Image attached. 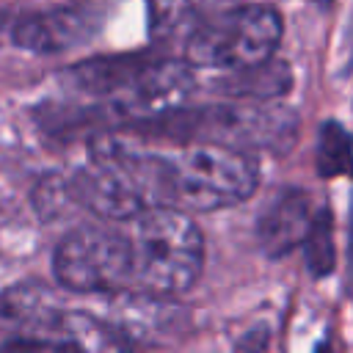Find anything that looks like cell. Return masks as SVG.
<instances>
[{
	"label": "cell",
	"instance_id": "11",
	"mask_svg": "<svg viewBox=\"0 0 353 353\" xmlns=\"http://www.w3.org/2000/svg\"><path fill=\"white\" fill-rule=\"evenodd\" d=\"M317 168L325 176L350 168V138L339 124H325L317 146Z\"/></svg>",
	"mask_w": 353,
	"mask_h": 353
},
{
	"label": "cell",
	"instance_id": "6",
	"mask_svg": "<svg viewBox=\"0 0 353 353\" xmlns=\"http://www.w3.org/2000/svg\"><path fill=\"white\" fill-rule=\"evenodd\" d=\"M55 281L72 292H132V254L121 221L83 223L52 254Z\"/></svg>",
	"mask_w": 353,
	"mask_h": 353
},
{
	"label": "cell",
	"instance_id": "2",
	"mask_svg": "<svg viewBox=\"0 0 353 353\" xmlns=\"http://www.w3.org/2000/svg\"><path fill=\"white\" fill-rule=\"evenodd\" d=\"M121 223L132 254V292L168 298L199 279L204 240L190 212L149 204Z\"/></svg>",
	"mask_w": 353,
	"mask_h": 353
},
{
	"label": "cell",
	"instance_id": "10",
	"mask_svg": "<svg viewBox=\"0 0 353 353\" xmlns=\"http://www.w3.org/2000/svg\"><path fill=\"white\" fill-rule=\"evenodd\" d=\"M287 83H290L287 69L281 63L265 61V63H256V66L229 72V77L218 83V91H223L229 97H243V99H262V97L284 91Z\"/></svg>",
	"mask_w": 353,
	"mask_h": 353
},
{
	"label": "cell",
	"instance_id": "7",
	"mask_svg": "<svg viewBox=\"0 0 353 353\" xmlns=\"http://www.w3.org/2000/svg\"><path fill=\"white\" fill-rule=\"evenodd\" d=\"M102 25V11L91 3L52 8L41 14H30L14 25V44L30 52H63L88 41Z\"/></svg>",
	"mask_w": 353,
	"mask_h": 353
},
{
	"label": "cell",
	"instance_id": "1",
	"mask_svg": "<svg viewBox=\"0 0 353 353\" xmlns=\"http://www.w3.org/2000/svg\"><path fill=\"white\" fill-rule=\"evenodd\" d=\"M91 160L113 168L141 201L182 212H212L248 199L256 188V163L240 152L204 141H157L138 132H105L91 143Z\"/></svg>",
	"mask_w": 353,
	"mask_h": 353
},
{
	"label": "cell",
	"instance_id": "8",
	"mask_svg": "<svg viewBox=\"0 0 353 353\" xmlns=\"http://www.w3.org/2000/svg\"><path fill=\"white\" fill-rule=\"evenodd\" d=\"M312 226L309 199L298 188H281L273 193L256 221V240L268 256H284L303 243Z\"/></svg>",
	"mask_w": 353,
	"mask_h": 353
},
{
	"label": "cell",
	"instance_id": "4",
	"mask_svg": "<svg viewBox=\"0 0 353 353\" xmlns=\"http://www.w3.org/2000/svg\"><path fill=\"white\" fill-rule=\"evenodd\" d=\"M66 83L80 94L102 99L108 110L130 116V110H160L165 99L185 94L193 85V72L188 61L174 58L105 55L72 66Z\"/></svg>",
	"mask_w": 353,
	"mask_h": 353
},
{
	"label": "cell",
	"instance_id": "12",
	"mask_svg": "<svg viewBox=\"0 0 353 353\" xmlns=\"http://www.w3.org/2000/svg\"><path fill=\"white\" fill-rule=\"evenodd\" d=\"M306 243V256L314 273H325L331 268L334 251H331V226H328V215L323 218H312V226L303 237Z\"/></svg>",
	"mask_w": 353,
	"mask_h": 353
},
{
	"label": "cell",
	"instance_id": "3",
	"mask_svg": "<svg viewBox=\"0 0 353 353\" xmlns=\"http://www.w3.org/2000/svg\"><path fill=\"white\" fill-rule=\"evenodd\" d=\"M138 135L154 141H204L240 152L284 149L295 135L292 113L262 105H218L199 110H168L130 121Z\"/></svg>",
	"mask_w": 353,
	"mask_h": 353
},
{
	"label": "cell",
	"instance_id": "9",
	"mask_svg": "<svg viewBox=\"0 0 353 353\" xmlns=\"http://www.w3.org/2000/svg\"><path fill=\"white\" fill-rule=\"evenodd\" d=\"M229 6H234V0H146L149 33L154 39H188L199 25Z\"/></svg>",
	"mask_w": 353,
	"mask_h": 353
},
{
	"label": "cell",
	"instance_id": "5",
	"mask_svg": "<svg viewBox=\"0 0 353 353\" xmlns=\"http://www.w3.org/2000/svg\"><path fill=\"white\" fill-rule=\"evenodd\" d=\"M281 17L270 6H229L185 39V61L201 69L234 72L273 58Z\"/></svg>",
	"mask_w": 353,
	"mask_h": 353
}]
</instances>
